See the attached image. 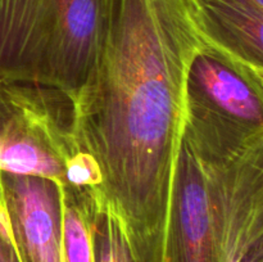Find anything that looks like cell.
Here are the masks:
<instances>
[{"mask_svg": "<svg viewBox=\"0 0 263 262\" xmlns=\"http://www.w3.org/2000/svg\"><path fill=\"white\" fill-rule=\"evenodd\" d=\"M215 55L263 95V67L220 35L199 0H104L92 68L74 97L81 151L120 217L135 262H170L192 66Z\"/></svg>", "mask_w": 263, "mask_h": 262, "instance_id": "6da1fadb", "label": "cell"}, {"mask_svg": "<svg viewBox=\"0 0 263 262\" xmlns=\"http://www.w3.org/2000/svg\"><path fill=\"white\" fill-rule=\"evenodd\" d=\"M80 151L66 92L39 82L0 81V172L64 186L67 162Z\"/></svg>", "mask_w": 263, "mask_h": 262, "instance_id": "7a4b0ae2", "label": "cell"}, {"mask_svg": "<svg viewBox=\"0 0 263 262\" xmlns=\"http://www.w3.org/2000/svg\"><path fill=\"white\" fill-rule=\"evenodd\" d=\"M218 223L213 158L185 130L177 164L170 262H217Z\"/></svg>", "mask_w": 263, "mask_h": 262, "instance_id": "3957f363", "label": "cell"}, {"mask_svg": "<svg viewBox=\"0 0 263 262\" xmlns=\"http://www.w3.org/2000/svg\"><path fill=\"white\" fill-rule=\"evenodd\" d=\"M0 195L20 262H63L59 185L0 172Z\"/></svg>", "mask_w": 263, "mask_h": 262, "instance_id": "277c9868", "label": "cell"}, {"mask_svg": "<svg viewBox=\"0 0 263 262\" xmlns=\"http://www.w3.org/2000/svg\"><path fill=\"white\" fill-rule=\"evenodd\" d=\"M104 0H59L44 72V84L72 100L92 68L103 30Z\"/></svg>", "mask_w": 263, "mask_h": 262, "instance_id": "5b68a950", "label": "cell"}, {"mask_svg": "<svg viewBox=\"0 0 263 262\" xmlns=\"http://www.w3.org/2000/svg\"><path fill=\"white\" fill-rule=\"evenodd\" d=\"M59 0H0V81L44 84Z\"/></svg>", "mask_w": 263, "mask_h": 262, "instance_id": "8992f818", "label": "cell"}, {"mask_svg": "<svg viewBox=\"0 0 263 262\" xmlns=\"http://www.w3.org/2000/svg\"><path fill=\"white\" fill-rule=\"evenodd\" d=\"M189 91L218 115L241 125L263 127V95L215 55L195 58Z\"/></svg>", "mask_w": 263, "mask_h": 262, "instance_id": "52a82bcc", "label": "cell"}, {"mask_svg": "<svg viewBox=\"0 0 263 262\" xmlns=\"http://www.w3.org/2000/svg\"><path fill=\"white\" fill-rule=\"evenodd\" d=\"M223 40L263 67V9L243 0H199Z\"/></svg>", "mask_w": 263, "mask_h": 262, "instance_id": "ba28073f", "label": "cell"}, {"mask_svg": "<svg viewBox=\"0 0 263 262\" xmlns=\"http://www.w3.org/2000/svg\"><path fill=\"white\" fill-rule=\"evenodd\" d=\"M94 262H135L120 217L95 188H89Z\"/></svg>", "mask_w": 263, "mask_h": 262, "instance_id": "9c48e42d", "label": "cell"}, {"mask_svg": "<svg viewBox=\"0 0 263 262\" xmlns=\"http://www.w3.org/2000/svg\"><path fill=\"white\" fill-rule=\"evenodd\" d=\"M102 182V170L91 154L80 151L68 159L64 171V186L74 189L99 188Z\"/></svg>", "mask_w": 263, "mask_h": 262, "instance_id": "30bf717a", "label": "cell"}, {"mask_svg": "<svg viewBox=\"0 0 263 262\" xmlns=\"http://www.w3.org/2000/svg\"><path fill=\"white\" fill-rule=\"evenodd\" d=\"M0 262H20L0 195Z\"/></svg>", "mask_w": 263, "mask_h": 262, "instance_id": "8fae6325", "label": "cell"}, {"mask_svg": "<svg viewBox=\"0 0 263 262\" xmlns=\"http://www.w3.org/2000/svg\"><path fill=\"white\" fill-rule=\"evenodd\" d=\"M243 2H247L254 7L259 8V9H263V0H243Z\"/></svg>", "mask_w": 263, "mask_h": 262, "instance_id": "7c38bea8", "label": "cell"}]
</instances>
